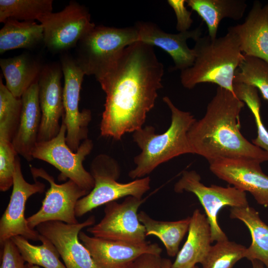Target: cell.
<instances>
[{
  "mask_svg": "<svg viewBox=\"0 0 268 268\" xmlns=\"http://www.w3.org/2000/svg\"><path fill=\"white\" fill-rule=\"evenodd\" d=\"M251 262L252 265V268H266L264 265L258 261L253 260Z\"/></svg>",
  "mask_w": 268,
  "mask_h": 268,
  "instance_id": "74e56055",
  "label": "cell"
},
{
  "mask_svg": "<svg viewBox=\"0 0 268 268\" xmlns=\"http://www.w3.org/2000/svg\"><path fill=\"white\" fill-rule=\"evenodd\" d=\"M186 3L205 22L208 36L217 38L219 23L224 18L239 20L247 4L244 0H186Z\"/></svg>",
  "mask_w": 268,
  "mask_h": 268,
  "instance_id": "603a6c76",
  "label": "cell"
},
{
  "mask_svg": "<svg viewBox=\"0 0 268 268\" xmlns=\"http://www.w3.org/2000/svg\"><path fill=\"white\" fill-rule=\"evenodd\" d=\"M90 173L94 180L93 189L76 204V217H80L102 205L129 196L142 199L150 188V179L145 177L128 183L117 181L120 175L118 162L111 156L100 154L92 162Z\"/></svg>",
  "mask_w": 268,
  "mask_h": 268,
  "instance_id": "8992f818",
  "label": "cell"
},
{
  "mask_svg": "<svg viewBox=\"0 0 268 268\" xmlns=\"http://www.w3.org/2000/svg\"><path fill=\"white\" fill-rule=\"evenodd\" d=\"M52 0H0V22L7 19L26 21L37 20L52 12Z\"/></svg>",
  "mask_w": 268,
  "mask_h": 268,
  "instance_id": "83f0119b",
  "label": "cell"
},
{
  "mask_svg": "<svg viewBox=\"0 0 268 268\" xmlns=\"http://www.w3.org/2000/svg\"><path fill=\"white\" fill-rule=\"evenodd\" d=\"M138 217L145 228L146 236H156L163 244L169 256H177L181 242L188 232L191 216L177 221H160L141 211Z\"/></svg>",
  "mask_w": 268,
  "mask_h": 268,
  "instance_id": "484cf974",
  "label": "cell"
},
{
  "mask_svg": "<svg viewBox=\"0 0 268 268\" xmlns=\"http://www.w3.org/2000/svg\"><path fill=\"white\" fill-rule=\"evenodd\" d=\"M22 109L21 98L15 97L0 78V139L12 142L17 130Z\"/></svg>",
  "mask_w": 268,
  "mask_h": 268,
  "instance_id": "f1b7e54d",
  "label": "cell"
},
{
  "mask_svg": "<svg viewBox=\"0 0 268 268\" xmlns=\"http://www.w3.org/2000/svg\"><path fill=\"white\" fill-rule=\"evenodd\" d=\"M230 217L244 223L250 232L252 243L247 248L245 258L258 261L268 268V225L261 219L259 212L249 205L231 207Z\"/></svg>",
  "mask_w": 268,
  "mask_h": 268,
  "instance_id": "cb8c5ba5",
  "label": "cell"
},
{
  "mask_svg": "<svg viewBox=\"0 0 268 268\" xmlns=\"http://www.w3.org/2000/svg\"><path fill=\"white\" fill-rule=\"evenodd\" d=\"M39 21L43 28L45 46L55 52L75 47L96 26L86 8L74 1L60 12L43 16Z\"/></svg>",
  "mask_w": 268,
  "mask_h": 268,
  "instance_id": "30bf717a",
  "label": "cell"
},
{
  "mask_svg": "<svg viewBox=\"0 0 268 268\" xmlns=\"http://www.w3.org/2000/svg\"><path fill=\"white\" fill-rule=\"evenodd\" d=\"M26 267L27 268H41V267H39L38 266L30 265L28 264H26Z\"/></svg>",
  "mask_w": 268,
  "mask_h": 268,
  "instance_id": "f35d334b",
  "label": "cell"
},
{
  "mask_svg": "<svg viewBox=\"0 0 268 268\" xmlns=\"http://www.w3.org/2000/svg\"><path fill=\"white\" fill-rule=\"evenodd\" d=\"M245 56L261 59L268 63V3L254 1L244 21L229 27Z\"/></svg>",
  "mask_w": 268,
  "mask_h": 268,
  "instance_id": "d6986e66",
  "label": "cell"
},
{
  "mask_svg": "<svg viewBox=\"0 0 268 268\" xmlns=\"http://www.w3.org/2000/svg\"><path fill=\"white\" fill-rule=\"evenodd\" d=\"M42 25L34 21L7 19L0 30V54L16 49H29L43 41Z\"/></svg>",
  "mask_w": 268,
  "mask_h": 268,
  "instance_id": "d4e9b609",
  "label": "cell"
},
{
  "mask_svg": "<svg viewBox=\"0 0 268 268\" xmlns=\"http://www.w3.org/2000/svg\"><path fill=\"white\" fill-rule=\"evenodd\" d=\"M11 239L27 264L43 268H66L60 260V255L56 247L44 236L40 235L41 245H33L21 236Z\"/></svg>",
  "mask_w": 268,
  "mask_h": 268,
  "instance_id": "4316f807",
  "label": "cell"
},
{
  "mask_svg": "<svg viewBox=\"0 0 268 268\" xmlns=\"http://www.w3.org/2000/svg\"><path fill=\"white\" fill-rule=\"evenodd\" d=\"M245 103L234 93L218 87L204 116L188 133L193 154L209 163L223 159L268 161V153L247 140L240 132V114Z\"/></svg>",
  "mask_w": 268,
  "mask_h": 268,
  "instance_id": "7a4b0ae2",
  "label": "cell"
},
{
  "mask_svg": "<svg viewBox=\"0 0 268 268\" xmlns=\"http://www.w3.org/2000/svg\"><path fill=\"white\" fill-rule=\"evenodd\" d=\"M145 199L126 197L121 203H107L104 216L87 231L93 236L111 240L139 243L146 241V231L139 221L137 211Z\"/></svg>",
  "mask_w": 268,
  "mask_h": 268,
  "instance_id": "7c38bea8",
  "label": "cell"
},
{
  "mask_svg": "<svg viewBox=\"0 0 268 268\" xmlns=\"http://www.w3.org/2000/svg\"><path fill=\"white\" fill-rule=\"evenodd\" d=\"M201 181V177L196 171H184L174 185V191L178 193L190 192L198 198L209 223L212 242L227 239L218 223L219 212L225 206L240 207L249 205L246 192L234 186H206Z\"/></svg>",
  "mask_w": 268,
  "mask_h": 268,
  "instance_id": "ba28073f",
  "label": "cell"
},
{
  "mask_svg": "<svg viewBox=\"0 0 268 268\" xmlns=\"http://www.w3.org/2000/svg\"><path fill=\"white\" fill-rule=\"evenodd\" d=\"M256 160L223 159L209 163L218 178L245 192L250 193L259 204L268 206V176Z\"/></svg>",
  "mask_w": 268,
  "mask_h": 268,
  "instance_id": "2e32d148",
  "label": "cell"
},
{
  "mask_svg": "<svg viewBox=\"0 0 268 268\" xmlns=\"http://www.w3.org/2000/svg\"><path fill=\"white\" fill-rule=\"evenodd\" d=\"M18 154L11 142L0 139V190L5 192L12 186L16 157Z\"/></svg>",
  "mask_w": 268,
  "mask_h": 268,
  "instance_id": "d6a6232c",
  "label": "cell"
},
{
  "mask_svg": "<svg viewBox=\"0 0 268 268\" xmlns=\"http://www.w3.org/2000/svg\"><path fill=\"white\" fill-rule=\"evenodd\" d=\"M193 49L194 64L181 71L183 86L191 89L200 83H211L233 92L235 72L245 59L236 36L228 31L215 39L208 35L200 37Z\"/></svg>",
  "mask_w": 268,
  "mask_h": 268,
  "instance_id": "277c9868",
  "label": "cell"
},
{
  "mask_svg": "<svg viewBox=\"0 0 268 268\" xmlns=\"http://www.w3.org/2000/svg\"><path fill=\"white\" fill-rule=\"evenodd\" d=\"M235 94L237 97L248 106L254 116L257 135L252 140V143L268 153V131L261 119V104L258 90L252 86L242 84L237 88Z\"/></svg>",
  "mask_w": 268,
  "mask_h": 268,
  "instance_id": "1f68e13d",
  "label": "cell"
},
{
  "mask_svg": "<svg viewBox=\"0 0 268 268\" xmlns=\"http://www.w3.org/2000/svg\"><path fill=\"white\" fill-rule=\"evenodd\" d=\"M167 3L175 12L177 31L182 32L189 30L193 20L191 17L192 12L185 6L186 0H168Z\"/></svg>",
  "mask_w": 268,
  "mask_h": 268,
  "instance_id": "e575fe53",
  "label": "cell"
},
{
  "mask_svg": "<svg viewBox=\"0 0 268 268\" xmlns=\"http://www.w3.org/2000/svg\"><path fill=\"white\" fill-rule=\"evenodd\" d=\"M134 26L137 30L138 42L157 47L166 52L172 59L175 69L182 71L194 64L195 52L194 49L189 48L187 40L192 39L195 41L201 37V27L174 34L164 32L150 22L138 21Z\"/></svg>",
  "mask_w": 268,
  "mask_h": 268,
  "instance_id": "ac0fdd59",
  "label": "cell"
},
{
  "mask_svg": "<svg viewBox=\"0 0 268 268\" xmlns=\"http://www.w3.org/2000/svg\"><path fill=\"white\" fill-rule=\"evenodd\" d=\"M62 74L61 66L51 65L43 67L39 77L41 122L37 142L52 139L60 130V120L64 115Z\"/></svg>",
  "mask_w": 268,
  "mask_h": 268,
  "instance_id": "9a60e30c",
  "label": "cell"
},
{
  "mask_svg": "<svg viewBox=\"0 0 268 268\" xmlns=\"http://www.w3.org/2000/svg\"><path fill=\"white\" fill-rule=\"evenodd\" d=\"M163 74L153 47L136 42L126 48L113 67L97 79L106 94L101 135L119 140L142 128L162 87Z\"/></svg>",
  "mask_w": 268,
  "mask_h": 268,
  "instance_id": "6da1fadb",
  "label": "cell"
},
{
  "mask_svg": "<svg viewBox=\"0 0 268 268\" xmlns=\"http://www.w3.org/2000/svg\"><path fill=\"white\" fill-rule=\"evenodd\" d=\"M30 184L24 178L17 155L15 160L12 191L9 203L0 220V244L16 236L28 240L40 241V234L30 228L25 218V209L27 200L33 195L42 193L45 185L34 179Z\"/></svg>",
  "mask_w": 268,
  "mask_h": 268,
  "instance_id": "4fadbf2b",
  "label": "cell"
},
{
  "mask_svg": "<svg viewBox=\"0 0 268 268\" xmlns=\"http://www.w3.org/2000/svg\"><path fill=\"white\" fill-rule=\"evenodd\" d=\"M0 67L5 79L6 87L19 98L38 81L43 67L39 62L27 54L1 59Z\"/></svg>",
  "mask_w": 268,
  "mask_h": 268,
  "instance_id": "7402d4cb",
  "label": "cell"
},
{
  "mask_svg": "<svg viewBox=\"0 0 268 268\" xmlns=\"http://www.w3.org/2000/svg\"><path fill=\"white\" fill-rule=\"evenodd\" d=\"M212 243L210 226L205 214L195 209L191 216L187 240L172 263L173 268H194L201 264Z\"/></svg>",
  "mask_w": 268,
  "mask_h": 268,
  "instance_id": "44dd1931",
  "label": "cell"
},
{
  "mask_svg": "<svg viewBox=\"0 0 268 268\" xmlns=\"http://www.w3.org/2000/svg\"><path fill=\"white\" fill-rule=\"evenodd\" d=\"M95 222V216L91 215L75 224L46 221L38 225L36 230L54 245L66 268H99L78 236L83 228Z\"/></svg>",
  "mask_w": 268,
  "mask_h": 268,
  "instance_id": "5bb4252c",
  "label": "cell"
},
{
  "mask_svg": "<svg viewBox=\"0 0 268 268\" xmlns=\"http://www.w3.org/2000/svg\"><path fill=\"white\" fill-rule=\"evenodd\" d=\"M246 249L244 245L228 239L216 242L201 264L202 268H232L239 260L246 258Z\"/></svg>",
  "mask_w": 268,
  "mask_h": 268,
  "instance_id": "4dcf8cb0",
  "label": "cell"
},
{
  "mask_svg": "<svg viewBox=\"0 0 268 268\" xmlns=\"http://www.w3.org/2000/svg\"><path fill=\"white\" fill-rule=\"evenodd\" d=\"M160 255L143 254L129 264L125 268H160Z\"/></svg>",
  "mask_w": 268,
  "mask_h": 268,
  "instance_id": "d590c367",
  "label": "cell"
},
{
  "mask_svg": "<svg viewBox=\"0 0 268 268\" xmlns=\"http://www.w3.org/2000/svg\"><path fill=\"white\" fill-rule=\"evenodd\" d=\"M234 83L254 86L268 101V63L259 58L245 55V59L236 70Z\"/></svg>",
  "mask_w": 268,
  "mask_h": 268,
  "instance_id": "f546056e",
  "label": "cell"
},
{
  "mask_svg": "<svg viewBox=\"0 0 268 268\" xmlns=\"http://www.w3.org/2000/svg\"><path fill=\"white\" fill-rule=\"evenodd\" d=\"M21 99L19 124L11 142L17 154L29 162L34 159L32 152L37 142L41 122L38 81L24 93Z\"/></svg>",
  "mask_w": 268,
  "mask_h": 268,
  "instance_id": "ffe728a7",
  "label": "cell"
},
{
  "mask_svg": "<svg viewBox=\"0 0 268 268\" xmlns=\"http://www.w3.org/2000/svg\"><path fill=\"white\" fill-rule=\"evenodd\" d=\"M136 42L138 35L134 25L95 26L78 42L74 59L85 75L97 79L113 67L126 48Z\"/></svg>",
  "mask_w": 268,
  "mask_h": 268,
  "instance_id": "5b68a950",
  "label": "cell"
},
{
  "mask_svg": "<svg viewBox=\"0 0 268 268\" xmlns=\"http://www.w3.org/2000/svg\"><path fill=\"white\" fill-rule=\"evenodd\" d=\"M163 100L171 113L168 129L157 134L153 126H147L133 133L134 141L141 150L134 159L135 167L129 173L133 179L145 177L161 164L179 155L193 154L188 133L196 119L190 112L176 107L168 97Z\"/></svg>",
  "mask_w": 268,
  "mask_h": 268,
  "instance_id": "3957f363",
  "label": "cell"
},
{
  "mask_svg": "<svg viewBox=\"0 0 268 268\" xmlns=\"http://www.w3.org/2000/svg\"><path fill=\"white\" fill-rule=\"evenodd\" d=\"M66 134L67 127L62 121L58 134L48 141L37 142L32 156L58 169L60 171V180L68 179L90 192L94 188V180L90 172L84 168L83 162L93 149V141L88 138L85 139L74 152L67 144Z\"/></svg>",
  "mask_w": 268,
  "mask_h": 268,
  "instance_id": "52a82bcc",
  "label": "cell"
},
{
  "mask_svg": "<svg viewBox=\"0 0 268 268\" xmlns=\"http://www.w3.org/2000/svg\"><path fill=\"white\" fill-rule=\"evenodd\" d=\"M79 239L99 268H125L145 254L160 255L161 248L156 243L145 241L133 243L89 236L83 231Z\"/></svg>",
  "mask_w": 268,
  "mask_h": 268,
  "instance_id": "e0dca14e",
  "label": "cell"
},
{
  "mask_svg": "<svg viewBox=\"0 0 268 268\" xmlns=\"http://www.w3.org/2000/svg\"><path fill=\"white\" fill-rule=\"evenodd\" d=\"M33 179L41 178L47 181L50 188L47 191L40 209L27 218L30 228L35 229L40 224L49 221H60L68 224L78 223L75 209L77 201L89 192L72 180L58 184L54 178L43 168L30 165Z\"/></svg>",
  "mask_w": 268,
  "mask_h": 268,
  "instance_id": "9c48e42d",
  "label": "cell"
},
{
  "mask_svg": "<svg viewBox=\"0 0 268 268\" xmlns=\"http://www.w3.org/2000/svg\"><path fill=\"white\" fill-rule=\"evenodd\" d=\"M61 67L64 77L62 121L67 127V144L76 152L81 141L87 139L88 126L91 120L90 110H79L80 92L85 74L74 58L68 55L62 57Z\"/></svg>",
  "mask_w": 268,
  "mask_h": 268,
  "instance_id": "8fae6325",
  "label": "cell"
},
{
  "mask_svg": "<svg viewBox=\"0 0 268 268\" xmlns=\"http://www.w3.org/2000/svg\"><path fill=\"white\" fill-rule=\"evenodd\" d=\"M172 263L170 260L166 258H161L160 268H173L172 267ZM194 268H199L196 266Z\"/></svg>",
  "mask_w": 268,
  "mask_h": 268,
  "instance_id": "8d00e7d4",
  "label": "cell"
},
{
  "mask_svg": "<svg viewBox=\"0 0 268 268\" xmlns=\"http://www.w3.org/2000/svg\"><path fill=\"white\" fill-rule=\"evenodd\" d=\"M0 268H27L26 264L11 239L0 244Z\"/></svg>",
  "mask_w": 268,
  "mask_h": 268,
  "instance_id": "836d02e7",
  "label": "cell"
}]
</instances>
